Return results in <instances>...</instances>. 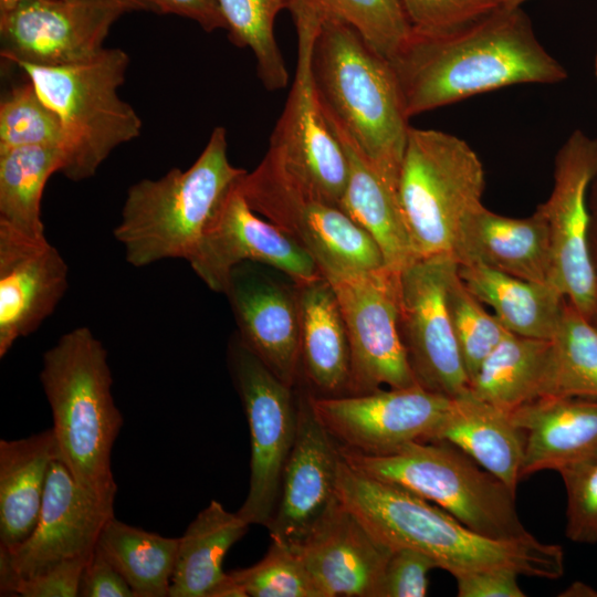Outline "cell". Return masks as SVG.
<instances>
[{
  "label": "cell",
  "mask_w": 597,
  "mask_h": 597,
  "mask_svg": "<svg viewBox=\"0 0 597 597\" xmlns=\"http://www.w3.org/2000/svg\"><path fill=\"white\" fill-rule=\"evenodd\" d=\"M390 63L409 118L502 87L568 76L524 10L503 4L450 31L412 30Z\"/></svg>",
  "instance_id": "obj_1"
},
{
  "label": "cell",
  "mask_w": 597,
  "mask_h": 597,
  "mask_svg": "<svg viewBox=\"0 0 597 597\" xmlns=\"http://www.w3.org/2000/svg\"><path fill=\"white\" fill-rule=\"evenodd\" d=\"M337 494L378 542L391 551L421 552L454 578L489 568L544 579H557L564 573L561 545L533 535L498 540L480 534L426 499L355 470L342 457Z\"/></svg>",
  "instance_id": "obj_2"
},
{
  "label": "cell",
  "mask_w": 597,
  "mask_h": 597,
  "mask_svg": "<svg viewBox=\"0 0 597 597\" xmlns=\"http://www.w3.org/2000/svg\"><path fill=\"white\" fill-rule=\"evenodd\" d=\"M311 69L327 118L397 191L410 125L390 61L350 24L326 18L313 43Z\"/></svg>",
  "instance_id": "obj_3"
},
{
  "label": "cell",
  "mask_w": 597,
  "mask_h": 597,
  "mask_svg": "<svg viewBox=\"0 0 597 597\" xmlns=\"http://www.w3.org/2000/svg\"><path fill=\"white\" fill-rule=\"evenodd\" d=\"M40 381L61 461L83 488L115 499L112 451L123 416L103 343L85 326L63 334L43 354Z\"/></svg>",
  "instance_id": "obj_4"
},
{
  "label": "cell",
  "mask_w": 597,
  "mask_h": 597,
  "mask_svg": "<svg viewBox=\"0 0 597 597\" xmlns=\"http://www.w3.org/2000/svg\"><path fill=\"white\" fill-rule=\"evenodd\" d=\"M248 171L228 157L226 128L214 127L196 161L129 187L115 239L126 261L142 268L166 259L188 260L228 193Z\"/></svg>",
  "instance_id": "obj_5"
},
{
  "label": "cell",
  "mask_w": 597,
  "mask_h": 597,
  "mask_svg": "<svg viewBox=\"0 0 597 597\" xmlns=\"http://www.w3.org/2000/svg\"><path fill=\"white\" fill-rule=\"evenodd\" d=\"M128 64L119 48L67 65L15 63L59 118L61 174L72 181L94 176L116 147L140 135V117L117 93Z\"/></svg>",
  "instance_id": "obj_6"
},
{
  "label": "cell",
  "mask_w": 597,
  "mask_h": 597,
  "mask_svg": "<svg viewBox=\"0 0 597 597\" xmlns=\"http://www.w3.org/2000/svg\"><path fill=\"white\" fill-rule=\"evenodd\" d=\"M338 450L355 470L426 499L480 534L498 540L532 535L519 517L515 491L449 442H413L384 455L339 444Z\"/></svg>",
  "instance_id": "obj_7"
},
{
  "label": "cell",
  "mask_w": 597,
  "mask_h": 597,
  "mask_svg": "<svg viewBox=\"0 0 597 597\" xmlns=\"http://www.w3.org/2000/svg\"><path fill=\"white\" fill-rule=\"evenodd\" d=\"M484 188L483 164L464 139L410 126L397 196L416 259L453 254Z\"/></svg>",
  "instance_id": "obj_8"
},
{
  "label": "cell",
  "mask_w": 597,
  "mask_h": 597,
  "mask_svg": "<svg viewBox=\"0 0 597 597\" xmlns=\"http://www.w3.org/2000/svg\"><path fill=\"white\" fill-rule=\"evenodd\" d=\"M292 18L297 35L294 78L259 165L302 195L339 207L348 178L347 157L324 113L311 69L321 21L306 13Z\"/></svg>",
  "instance_id": "obj_9"
},
{
  "label": "cell",
  "mask_w": 597,
  "mask_h": 597,
  "mask_svg": "<svg viewBox=\"0 0 597 597\" xmlns=\"http://www.w3.org/2000/svg\"><path fill=\"white\" fill-rule=\"evenodd\" d=\"M228 365L247 417L250 442V483L238 513L250 525L265 527L276 509L282 473L297 427V396L240 339L228 346Z\"/></svg>",
  "instance_id": "obj_10"
},
{
  "label": "cell",
  "mask_w": 597,
  "mask_h": 597,
  "mask_svg": "<svg viewBox=\"0 0 597 597\" xmlns=\"http://www.w3.org/2000/svg\"><path fill=\"white\" fill-rule=\"evenodd\" d=\"M238 189L255 213L308 252L327 280L386 269L379 245L341 207L302 195L259 165Z\"/></svg>",
  "instance_id": "obj_11"
},
{
  "label": "cell",
  "mask_w": 597,
  "mask_h": 597,
  "mask_svg": "<svg viewBox=\"0 0 597 597\" xmlns=\"http://www.w3.org/2000/svg\"><path fill=\"white\" fill-rule=\"evenodd\" d=\"M597 174V138L574 130L558 149L553 188L537 208L551 234L554 282L588 318L597 304V272L589 249V190Z\"/></svg>",
  "instance_id": "obj_12"
},
{
  "label": "cell",
  "mask_w": 597,
  "mask_h": 597,
  "mask_svg": "<svg viewBox=\"0 0 597 597\" xmlns=\"http://www.w3.org/2000/svg\"><path fill=\"white\" fill-rule=\"evenodd\" d=\"M457 266L452 255L440 254L418 258L397 273L399 329L416 381L451 398L469 389L447 305Z\"/></svg>",
  "instance_id": "obj_13"
},
{
  "label": "cell",
  "mask_w": 597,
  "mask_h": 597,
  "mask_svg": "<svg viewBox=\"0 0 597 597\" xmlns=\"http://www.w3.org/2000/svg\"><path fill=\"white\" fill-rule=\"evenodd\" d=\"M310 400L315 416L339 446L370 455L430 441L451 405V397L418 384L341 396L310 392Z\"/></svg>",
  "instance_id": "obj_14"
},
{
  "label": "cell",
  "mask_w": 597,
  "mask_h": 597,
  "mask_svg": "<svg viewBox=\"0 0 597 597\" xmlns=\"http://www.w3.org/2000/svg\"><path fill=\"white\" fill-rule=\"evenodd\" d=\"M350 347L348 392L417 385L399 329L397 273L383 269L328 280Z\"/></svg>",
  "instance_id": "obj_15"
},
{
  "label": "cell",
  "mask_w": 597,
  "mask_h": 597,
  "mask_svg": "<svg viewBox=\"0 0 597 597\" xmlns=\"http://www.w3.org/2000/svg\"><path fill=\"white\" fill-rule=\"evenodd\" d=\"M113 516L114 499L86 490L61 459L53 461L34 530L17 547H0V595L7 596L18 578L64 561L90 557Z\"/></svg>",
  "instance_id": "obj_16"
},
{
  "label": "cell",
  "mask_w": 597,
  "mask_h": 597,
  "mask_svg": "<svg viewBox=\"0 0 597 597\" xmlns=\"http://www.w3.org/2000/svg\"><path fill=\"white\" fill-rule=\"evenodd\" d=\"M187 261L203 283L218 293H223L231 270L242 262L270 266L296 285L322 276L313 258L298 242L255 214L238 184Z\"/></svg>",
  "instance_id": "obj_17"
},
{
  "label": "cell",
  "mask_w": 597,
  "mask_h": 597,
  "mask_svg": "<svg viewBox=\"0 0 597 597\" xmlns=\"http://www.w3.org/2000/svg\"><path fill=\"white\" fill-rule=\"evenodd\" d=\"M126 13L82 0H34L0 13L1 57L59 66L85 61L104 46L113 23Z\"/></svg>",
  "instance_id": "obj_18"
},
{
  "label": "cell",
  "mask_w": 597,
  "mask_h": 597,
  "mask_svg": "<svg viewBox=\"0 0 597 597\" xmlns=\"http://www.w3.org/2000/svg\"><path fill=\"white\" fill-rule=\"evenodd\" d=\"M337 442L320 422L304 390L297 396V427L285 463L276 509L268 524L273 542L295 549L338 502Z\"/></svg>",
  "instance_id": "obj_19"
},
{
  "label": "cell",
  "mask_w": 597,
  "mask_h": 597,
  "mask_svg": "<svg viewBox=\"0 0 597 597\" xmlns=\"http://www.w3.org/2000/svg\"><path fill=\"white\" fill-rule=\"evenodd\" d=\"M270 266L235 265L223 294L242 343L283 383L295 387L301 370L300 307L293 281H281Z\"/></svg>",
  "instance_id": "obj_20"
},
{
  "label": "cell",
  "mask_w": 597,
  "mask_h": 597,
  "mask_svg": "<svg viewBox=\"0 0 597 597\" xmlns=\"http://www.w3.org/2000/svg\"><path fill=\"white\" fill-rule=\"evenodd\" d=\"M69 287V266L46 238L0 224V357L52 315Z\"/></svg>",
  "instance_id": "obj_21"
},
{
  "label": "cell",
  "mask_w": 597,
  "mask_h": 597,
  "mask_svg": "<svg viewBox=\"0 0 597 597\" xmlns=\"http://www.w3.org/2000/svg\"><path fill=\"white\" fill-rule=\"evenodd\" d=\"M294 551L324 597H378L391 553L339 500Z\"/></svg>",
  "instance_id": "obj_22"
},
{
  "label": "cell",
  "mask_w": 597,
  "mask_h": 597,
  "mask_svg": "<svg viewBox=\"0 0 597 597\" xmlns=\"http://www.w3.org/2000/svg\"><path fill=\"white\" fill-rule=\"evenodd\" d=\"M452 255L458 264L555 284L549 229L538 208L528 217L513 218L480 206L464 220Z\"/></svg>",
  "instance_id": "obj_23"
},
{
  "label": "cell",
  "mask_w": 597,
  "mask_h": 597,
  "mask_svg": "<svg viewBox=\"0 0 597 597\" xmlns=\"http://www.w3.org/2000/svg\"><path fill=\"white\" fill-rule=\"evenodd\" d=\"M511 417L524 436L522 478L559 471L597 448V399L544 396Z\"/></svg>",
  "instance_id": "obj_24"
},
{
  "label": "cell",
  "mask_w": 597,
  "mask_h": 597,
  "mask_svg": "<svg viewBox=\"0 0 597 597\" xmlns=\"http://www.w3.org/2000/svg\"><path fill=\"white\" fill-rule=\"evenodd\" d=\"M430 441H446L515 491L522 479L524 436L511 413L470 389L452 397L448 413Z\"/></svg>",
  "instance_id": "obj_25"
},
{
  "label": "cell",
  "mask_w": 597,
  "mask_h": 597,
  "mask_svg": "<svg viewBox=\"0 0 597 597\" xmlns=\"http://www.w3.org/2000/svg\"><path fill=\"white\" fill-rule=\"evenodd\" d=\"M301 369L316 396L348 392L350 347L342 310L331 282L317 277L297 284Z\"/></svg>",
  "instance_id": "obj_26"
},
{
  "label": "cell",
  "mask_w": 597,
  "mask_h": 597,
  "mask_svg": "<svg viewBox=\"0 0 597 597\" xmlns=\"http://www.w3.org/2000/svg\"><path fill=\"white\" fill-rule=\"evenodd\" d=\"M60 459L52 428L0 440V547L12 549L34 530L51 464Z\"/></svg>",
  "instance_id": "obj_27"
},
{
  "label": "cell",
  "mask_w": 597,
  "mask_h": 597,
  "mask_svg": "<svg viewBox=\"0 0 597 597\" xmlns=\"http://www.w3.org/2000/svg\"><path fill=\"white\" fill-rule=\"evenodd\" d=\"M327 121L348 163V178L339 207L376 241L386 269L398 273L416 256L397 191L376 171L346 133Z\"/></svg>",
  "instance_id": "obj_28"
},
{
  "label": "cell",
  "mask_w": 597,
  "mask_h": 597,
  "mask_svg": "<svg viewBox=\"0 0 597 597\" xmlns=\"http://www.w3.org/2000/svg\"><path fill=\"white\" fill-rule=\"evenodd\" d=\"M250 524L212 500L179 537L169 597H237L223 558Z\"/></svg>",
  "instance_id": "obj_29"
},
{
  "label": "cell",
  "mask_w": 597,
  "mask_h": 597,
  "mask_svg": "<svg viewBox=\"0 0 597 597\" xmlns=\"http://www.w3.org/2000/svg\"><path fill=\"white\" fill-rule=\"evenodd\" d=\"M458 273L510 333L553 338L567 298L555 284L523 280L480 264H458Z\"/></svg>",
  "instance_id": "obj_30"
},
{
  "label": "cell",
  "mask_w": 597,
  "mask_h": 597,
  "mask_svg": "<svg viewBox=\"0 0 597 597\" xmlns=\"http://www.w3.org/2000/svg\"><path fill=\"white\" fill-rule=\"evenodd\" d=\"M552 357V339L509 334L483 360L470 391L512 412L543 396Z\"/></svg>",
  "instance_id": "obj_31"
},
{
  "label": "cell",
  "mask_w": 597,
  "mask_h": 597,
  "mask_svg": "<svg viewBox=\"0 0 597 597\" xmlns=\"http://www.w3.org/2000/svg\"><path fill=\"white\" fill-rule=\"evenodd\" d=\"M178 544L179 538L161 536L113 516L96 548L124 577L135 597H167Z\"/></svg>",
  "instance_id": "obj_32"
},
{
  "label": "cell",
  "mask_w": 597,
  "mask_h": 597,
  "mask_svg": "<svg viewBox=\"0 0 597 597\" xmlns=\"http://www.w3.org/2000/svg\"><path fill=\"white\" fill-rule=\"evenodd\" d=\"M57 146H27L0 151V224L33 239L45 238L41 213L46 181L61 172Z\"/></svg>",
  "instance_id": "obj_33"
},
{
  "label": "cell",
  "mask_w": 597,
  "mask_h": 597,
  "mask_svg": "<svg viewBox=\"0 0 597 597\" xmlns=\"http://www.w3.org/2000/svg\"><path fill=\"white\" fill-rule=\"evenodd\" d=\"M597 399V326L566 298L543 396Z\"/></svg>",
  "instance_id": "obj_34"
},
{
  "label": "cell",
  "mask_w": 597,
  "mask_h": 597,
  "mask_svg": "<svg viewBox=\"0 0 597 597\" xmlns=\"http://www.w3.org/2000/svg\"><path fill=\"white\" fill-rule=\"evenodd\" d=\"M231 42L250 49L256 61V73L270 92L289 84V72L274 35L277 13L287 0H218Z\"/></svg>",
  "instance_id": "obj_35"
},
{
  "label": "cell",
  "mask_w": 597,
  "mask_h": 597,
  "mask_svg": "<svg viewBox=\"0 0 597 597\" xmlns=\"http://www.w3.org/2000/svg\"><path fill=\"white\" fill-rule=\"evenodd\" d=\"M291 14L336 18L355 28L380 55L391 61L412 29L399 0H287Z\"/></svg>",
  "instance_id": "obj_36"
},
{
  "label": "cell",
  "mask_w": 597,
  "mask_h": 597,
  "mask_svg": "<svg viewBox=\"0 0 597 597\" xmlns=\"http://www.w3.org/2000/svg\"><path fill=\"white\" fill-rule=\"evenodd\" d=\"M447 305L470 385L483 360L511 333L470 292L458 266L448 283Z\"/></svg>",
  "instance_id": "obj_37"
},
{
  "label": "cell",
  "mask_w": 597,
  "mask_h": 597,
  "mask_svg": "<svg viewBox=\"0 0 597 597\" xmlns=\"http://www.w3.org/2000/svg\"><path fill=\"white\" fill-rule=\"evenodd\" d=\"M228 574L241 597H324L297 553L273 541L258 563Z\"/></svg>",
  "instance_id": "obj_38"
},
{
  "label": "cell",
  "mask_w": 597,
  "mask_h": 597,
  "mask_svg": "<svg viewBox=\"0 0 597 597\" xmlns=\"http://www.w3.org/2000/svg\"><path fill=\"white\" fill-rule=\"evenodd\" d=\"M61 145L59 118L29 80L4 95L0 103V151Z\"/></svg>",
  "instance_id": "obj_39"
},
{
  "label": "cell",
  "mask_w": 597,
  "mask_h": 597,
  "mask_svg": "<svg viewBox=\"0 0 597 597\" xmlns=\"http://www.w3.org/2000/svg\"><path fill=\"white\" fill-rule=\"evenodd\" d=\"M567 495L565 534L569 541L597 543V448L561 469Z\"/></svg>",
  "instance_id": "obj_40"
},
{
  "label": "cell",
  "mask_w": 597,
  "mask_h": 597,
  "mask_svg": "<svg viewBox=\"0 0 597 597\" xmlns=\"http://www.w3.org/2000/svg\"><path fill=\"white\" fill-rule=\"evenodd\" d=\"M416 32L439 33L470 23L501 6L500 0H399Z\"/></svg>",
  "instance_id": "obj_41"
},
{
  "label": "cell",
  "mask_w": 597,
  "mask_h": 597,
  "mask_svg": "<svg viewBox=\"0 0 597 597\" xmlns=\"http://www.w3.org/2000/svg\"><path fill=\"white\" fill-rule=\"evenodd\" d=\"M438 568L426 554L410 549H392L386 563L378 597H423L429 585L428 574Z\"/></svg>",
  "instance_id": "obj_42"
},
{
  "label": "cell",
  "mask_w": 597,
  "mask_h": 597,
  "mask_svg": "<svg viewBox=\"0 0 597 597\" xmlns=\"http://www.w3.org/2000/svg\"><path fill=\"white\" fill-rule=\"evenodd\" d=\"M91 556L64 561L36 575L18 578L7 596L77 597L82 573Z\"/></svg>",
  "instance_id": "obj_43"
},
{
  "label": "cell",
  "mask_w": 597,
  "mask_h": 597,
  "mask_svg": "<svg viewBox=\"0 0 597 597\" xmlns=\"http://www.w3.org/2000/svg\"><path fill=\"white\" fill-rule=\"evenodd\" d=\"M514 570L489 568L455 577L459 597H524Z\"/></svg>",
  "instance_id": "obj_44"
},
{
  "label": "cell",
  "mask_w": 597,
  "mask_h": 597,
  "mask_svg": "<svg viewBox=\"0 0 597 597\" xmlns=\"http://www.w3.org/2000/svg\"><path fill=\"white\" fill-rule=\"evenodd\" d=\"M78 596L135 597V594L118 570L96 548L83 569Z\"/></svg>",
  "instance_id": "obj_45"
},
{
  "label": "cell",
  "mask_w": 597,
  "mask_h": 597,
  "mask_svg": "<svg viewBox=\"0 0 597 597\" xmlns=\"http://www.w3.org/2000/svg\"><path fill=\"white\" fill-rule=\"evenodd\" d=\"M151 10L185 17L197 22L205 31L226 30L218 0H146Z\"/></svg>",
  "instance_id": "obj_46"
},
{
  "label": "cell",
  "mask_w": 597,
  "mask_h": 597,
  "mask_svg": "<svg viewBox=\"0 0 597 597\" xmlns=\"http://www.w3.org/2000/svg\"><path fill=\"white\" fill-rule=\"evenodd\" d=\"M117 7L125 12L147 10L153 11L146 0H82Z\"/></svg>",
  "instance_id": "obj_47"
},
{
  "label": "cell",
  "mask_w": 597,
  "mask_h": 597,
  "mask_svg": "<svg viewBox=\"0 0 597 597\" xmlns=\"http://www.w3.org/2000/svg\"><path fill=\"white\" fill-rule=\"evenodd\" d=\"M589 249L597 272V213H591V223L589 230Z\"/></svg>",
  "instance_id": "obj_48"
},
{
  "label": "cell",
  "mask_w": 597,
  "mask_h": 597,
  "mask_svg": "<svg viewBox=\"0 0 597 597\" xmlns=\"http://www.w3.org/2000/svg\"><path fill=\"white\" fill-rule=\"evenodd\" d=\"M589 208L591 213H597V174L589 190Z\"/></svg>",
  "instance_id": "obj_49"
},
{
  "label": "cell",
  "mask_w": 597,
  "mask_h": 597,
  "mask_svg": "<svg viewBox=\"0 0 597 597\" xmlns=\"http://www.w3.org/2000/svg\"><path fill=\"white\" fill-rule=\"evenodd\" d=\"M579 590L570 586L566 591H564V596H576L577 593H579L577 596H593L594 590L586 586L585 584H579Z\"/></svg>",
  "instance_id": "obj_50"
},
{
  "label": "cell",
  "mask_w": 597,
  "mask_h": 597,
  "mask_svg": "<svg viewBox=\"0 0 597 597\" xmlns=\"http://www.w3.org/2000/svg\"><path fill=\"white\" fill-rule=\"evenodd\" d=\"M34 0H0V13L7 12L17 6Z\"/></svg>",
  "instance_id": "obj_51"
},
{
  "label": "cell",
  "mask_w": 597,
  "mask_h": 597,
  "mask_svg": "<svg viewBox=\"0 0 597 597\" xmlns=\"http://www.w3.org/2000/svg\"><path fill=\"white\" fill-rule=\"evenodd\" d=\"M527 0H500L501 4L507 7H521Z\"/></svg>",
  "instance_id": "obj_52"
},
{
  "label": "cell",
  "mask_w": 597,
  "mask_h": 597,
  "mask_svg": "<svg viewBox=\"0 0 597 597\" xmlns=\"http://www.w3.org/2000/svg\"><path fill=\"white\" fill-rule=\"evenodd\" d=\"M591 322L597 326V304L594 314L590 317Z\"/></svg>",
  "instance_id": "obj_53"
},
{
  "label": "cell",
  "mask_w": 597,
  "mask_h": 597,
  "mask_svg": "<svg viewBox=\"0 0 597 597\" xmlns=\"http://www.w3.org/2000/svg\"><path fill=\"white\" fill-rule=\"evenodd\" d=\"M595 76H596V80H597V48H596V54H595Z\"/></svg>",
  "instance_id": "obj_54"
}]
</instances>
